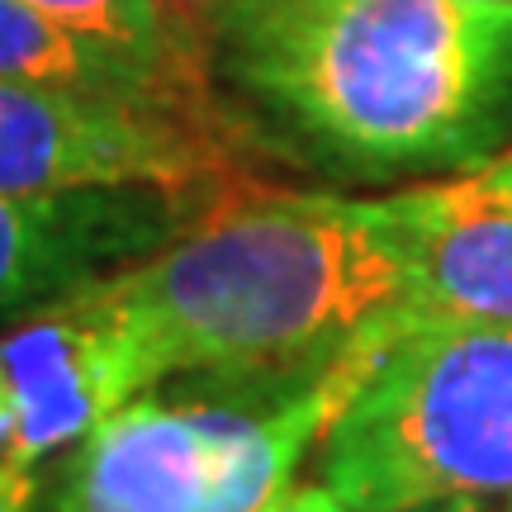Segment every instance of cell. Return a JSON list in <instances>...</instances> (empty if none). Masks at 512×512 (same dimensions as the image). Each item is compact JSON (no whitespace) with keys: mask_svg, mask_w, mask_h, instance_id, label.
Segmentation results:
<instances>
[{"mask_svg":"<svg viewBox=\"0 0 512 512\" xmlns=\"http://www.w3.org/2000/svg\"><path fill=\"white\" fill-rule=\"evenodd\" d=\"M223 152L195 114L38 81H0V195L204 190Z\"/></svg>","mask_w":512,"mask_h":512,"instance_id":"cell-6","label":"cell"},{"mask_svg":"<svg viewBox=\"0 0 512 512\" xmlns=\"http://www.w3.org/2000/svg\"><path fill=\"white\" fill-rule=\"evenodd\" d=\"M157 380L119 271L24 313L0 337V475H38L53 456H72Z\"/></svg>","mask_w":512,"mask_h":512,"instance_id":"cell-5","label":"cell"},{"mask_svg":"<svg viewBox=\"0 0 512 512\" xmlns=\"http://www.w3.org/2000/svg\"><path fill=\"white\" fill-rule=\"evenodd\" d=\"M157 375H309L427 318L394 195L219 200L119 271Z\"/></svg>","mask_w":512,"mask_h":512,"instance_id":"cell-2","label":"cell"},{"mask_svg":"<svg viewBox=\"0 0 512 512\" xmlns=\"http://www.w3.org/2000/svg\"><path fill=\"white\" fill-rule=\"evenodd\" d=\"M204 190H86V195H0V323L124 271L214 209Z\"/></svg>","mask_w":512,"mask_h":512,"instance_id":"cell-7","label":"cell"},{"mask_svg":"<svg viewBox=\"0 0 512 512\" xmlns=\"http://www.w3.org/2000/svg\"><path fill=\"white\" fill-rule=\"evenodd\" d=\"M356 512L512 503V318H418L389 337L323 437Z\"/></svg>","mask_w":512,"mask_h":512,"instance_id":"cell-4","label":"cell"},{"mask_svg":"<svg viewBox=\"0 0 512 512\" xmlns=\"http://www.w3.org/2000/svg\"><path fill=\"white\" fill-rule=\"evenodd\" d=\"M380 347L309 375H219V394H133L67 456L53 512H266L328 437Z\"/></svg>","mask_w":512,"mask_h":512,"instance_id":"cell-3","label":"cell"},{"mask_svg":"<svg viewBox=\"0 0 512 512\" xmlns=\"http://www.w3.org/2000/svg\"><path fill=\"white\" fill-rule=\"evenodd\" d=\"M479 176H484L489 185H498V190H508V195H512V147L503 152V157H494L489 166H479Z\"/></svg>","mask_w":512,"mask_h":512,"instance_id":"cell-14","label":"cell"},{"mask_svg":"<svg viewBox=\"0 0 512 512\" xmlns=\"http://www.w3.org/2000/svg\"><path fill=\"white\" fill-rule=\"evenodd\" d=\"M166 5H185L190 10V5H214V0H166Z\"/></svg>","mask_w":512,"mask_h":512,"instance_id":"cell-15","label":"cell"},{"mask_svg":"<svg viewBox=\"0 0 512 512\" xmlns=\"http://www.w3.org/2000/svg\"><path fill=\"white\" fill-rule=\"evenodd\" d=\"M408 512H512V503H484V498H446V503H427V508Z\"/></svg>","mask_w":512,"mask_h":512,"instance_id":"cell-13","label":"cell"},{"mask_svg":"<svg viewBox=\"0 0 512 512\" xmlns=\"http://www.w3.org/2000/svg\"><path fill=\"white\" fill-rule=\"evenodd\" d=\"M38 494V475H0V512H34Z\"/></svg>","mask_w":512,"mask_h":512,"instance_id":"cell-12","label":"cell"},{"mask_svg":"<svg viewBox=\"0 0 512 512\" xmlns=\"http://www.w3.org/2000/svg\"><path fill=\"white\" fill-rule=\"evenodd\" d=\"M266 512H356V508H351V503L337 494L332 484H323V479H318V484H290V489L275 498Z\"/></svg>","mask_w":512,"mask_h":512,"instance_id":"cell-11","label":"cell"},{"mask_svg":"<svg viewBox=\"0 0 512 512\" xmlns=\"http://www.w3.org/2000/svg\"><path fill=\"white\" fill-rule=\"evenodd\" d=\"M24 5L53 15L57 24H67L105 48H119L185 91H200L195 43L185 38L181 24H171L166 0H24Z\"/></svg>","mask_w":512,"mask_h":512,"instance_id":"cell-10","label":"cell"},{"mask_svg":"<svg viewBox=\"0 0 512 512\" xmlns=\"http://www.w3.org/2000/svg\"><path fill=\"white\" fill-rule=\"evenodd\" d=\"M209 34L256 119L337 176H465L512 138V5L214 0Z\"/></svg>","mask_w":512,"mask_h":512,"instance_id":"cell-1","label":"cell"},{"mask_svg":"<svg viewBox=\"0 0 512 512\" xmlns=\"http://www.w3.org/2000/svg\"><path fill=\"white\" fill-rule=\"evenodd\" d=\"M427 318H512V195L479 171L394 195Z\"/></svg>","mask_w":512,"mask_h":512,"instance_id":"cell-8","label":"cell"},{"mask_svg":"<svg viewBox=\"0 0 512 512\" xmlns=\"http://www.w3.org/2000/svg\"><path fill=\"white\" fill-rule=\"evenodd\" d=\"M494 5H512V0H494Z\"/></svg>","mask_w":512,"mask_h":512,"instance_id":"cell-16","label":"cell"},{"mask_svg":"<svg viewBox=\"0 0 512 512\" xmlns=\"http://www.w3.org/2000/svg\"><path fill=\"white\" fill-rule=\"evenodd\" d=\"M0 81H38V86H62V91L166 105L181 114H190V95H195L166 81L162 72L133 62L119 48H105L57 24L53 15H43L24 0H0Z\"/></svg>","mask_w":512,"mask_h":512,"instance_id":"cell-9","label":"cell"}]
</instances>
